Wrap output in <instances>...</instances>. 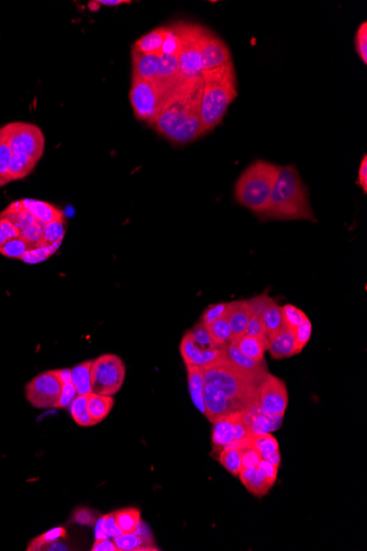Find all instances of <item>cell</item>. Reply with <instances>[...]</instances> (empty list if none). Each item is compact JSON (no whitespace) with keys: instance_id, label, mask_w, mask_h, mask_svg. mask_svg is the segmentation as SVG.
<instances>
[{"instance_id":"obj_1","label":"cell","mask_w":367,"mask_h":551,"mask_svg":"<svg viewBox=\"0 0 367 551\" xmlns=\"http://www.w3.org/2000/svg\"><path fill=\"white\" fill-rule=\"evenodd\" d=\"M203 78L182 80L169 89L152 124L158 133L177 144L193 142L205 135L201 122Z\"/></svg>"},{"instance_id":"obj_2","label":"cell","mask_w":367,"mask_h":551,"mask_svg":"<svg viewBox=\"0 0 367 551\" xmlns=\"http://www.w3.org/2000/svg\"><path fill=\"white\" fill-rule=\"evenodd\" d=\"M263 217L279 221H310L317 223L308 191L294 165L281 167Z\"/></svg>"},{"instance_id":"obj_3","label":"cell","mask_w":367,"mask_h":551,"mask_svg":"<svg viewBox=\"0 0 367 551\" xmlns=\"http://www.w3.org/2000/svg\"><path fill=\"white\" fill-rule=\"evenodd\" d=\"M201 122L205 133L221 122L231 102L238 96L236 71L232 59L215 70L203 71Z\"/></svg>"},{"instance_id":"obj_4","label":"cell","mask_w":367,"mask_h":551,"mask_svg":"<svg viewBox=\"0 0 367 551\" xmlns=\"http://www.w3.org/2000/svg\"><path fill=\"white\" fill-rule=\"evenodd\" d=\"M279 169L265 161H256L250 165L236 182V200L244 207L262 215L276 182Z\"/></svg>"},{"instance_id":"obj_5","label":"cell","mask_w":367,"mask_h":551,"mask_svg":"<svg viewBox=\"0 0 367 551\" xmlns=\"http://www.w3.org/2000/svg\"><path fill=\"white\" fill-rule=\"evenodd\" d=\"M204 379L205 383L221 391L223 395L236 405L238 411L258 401L261 384L238 373L225 358L204 368Z\"/></svg>"},{"instance_id":"obj_6","label":"cell","mask_w":367,"mask_h":551,"mask_svg":"<svg viewBox=\"0 0 367 551\" xmlns=\"http://www.w3.org/2000/svg\"><path fill=\"white\" fill-rule=\"evenodd\" d=\"M174 86H167L156 80L149 81L142 78L132 77L130 102L133 108L135 118L138 120L147 121L152 126L161 111L167 93Z\"/></svg>"},{"instance_id":"obj_7","label":"cell","mask_w":367,"mask_h":551,"mask_svg":"<svg viewBox=\"0 0 367 551\" xmlns=\"http://www.w3.org/2000/svg\"><path fill=\"white\" fill-rule=\"evenodd\" d=\"M182 42V51L178 57L180 78L193 80L201 76V44L206 29L193 24H175Z\"/></svg>"},{"instance_id":"obj_8","label":"cell","mask_w":367,"mask_h":551,"mask_svg":"<svg viewBox=\"0 0 367 551\" xmlns=\"http://www.w3.org/2000/svg\"><path fill=\"white\" fill-rule=\"evenodd\" d=\"M126 379L124 361L115 355H102L91 362V392L113 396L120 391Z\"/></svg>"},{"instance_id":"obj_9","label":"cell","mask_w":367,"mask_h":551,"mask_svg":"<svg viewBox=\"0 0 367 551\" xmlns=\"http://www.w3.org/2000/svg\"><path fill=\"white\" fill-rule=\"evenodd\" d=\"M0 135L8 143L12 153H21L40 161L44 156L46 138L35 124L12 122L0 129Z\"/></svg>"},{"instance_id":"obj_10","label":"cell","mask_w":367,"mask_h":551,"mask_svg":"<svg viewBox=\"0 0 367 551\" xmlns=\"http://www.w3.org/2000/svg\"><path fill=\"white\" fill-rule=\"evenodd\" d=\"M63 383L57 370L44 372L26 386V398L35 409H55L62 394Z\"/></svg>"},{"instance_id":"obj_11","label":"cell","mask_w":367,"mask_h":551,"mask_svg":"<svg viewBox=\"0 0 367 551\" xmlns=\"http://www.w3.org/2000/svg\"><path fill=\"white\" fill-rule=\"evenodd\" d=\"M258 402L268 415L284 416L288 405V392L284 381L268 373L258 389Z\"/></svg>"},{"instance_id":"obj_12","label":"cell","mask_w":367,"mask_h":551,"mask_svg":"<svg viewBox=\"0 0 367 551\" xmlns=\"http://www.w3.org/2000/svg\"><path fill=\"white\" fill-rule=\"evenodd\" d=\"M201 72L215 70L231 61V53L227 44L209 30L205 31L201 44Z\"/></svg>"},{"instance_id":"obj_13","label":"cell","mask_w":367,"mask_h":551,"mask_svg":"<svg viewBox=\"0 0 367 551\" xmlns=\"http://www.w3.org/2000/svg\"><path fill=\"white\" fill-rule=\"evenodd\" d=\"M242 418L249 427L250 433L254 436L271 433L279 429L284 416H272L264 411L260 402L250 404L249 407L241 411Z\"/></svg>"},{"instance_id":"obj_14","label":"cell","mask_w":367,"mask_h":551,"mask_svg":"<svg viewBox=\"0 0 367 551\" xmlns=\"http://www.w3.org/2000/svg\"><path fill=\"white\" fill-rule=\"evenodd\" d=\"M180 355L185 364L207 368L225 358V349L204 350L197 346L191 339V335L186 333L182 337L180 347Z\"/></svg>"},{"instance_id":"obj_15","label":"cell","mask_w":367,"mask_h":551,"mask_svg":"<svg viewBox=\"0 0 367 551\" xmlns=\"http://www.w3.org/2000/svg\"><path fill=\"white\" fill-rule=\"evenodd\" d=\"M225 360L228 361L238 373L243 374L244 377L253 380L258 384H262L263 381L270 373L265 360L254 361L247 358L238 351L234 344H228L225 347Z\"/></svg>"},{"instance_id":"obj_16","label":"cell","mask_w":367,"mask_h":551,"mask_svg":"<svg viewBox=\"0 0 367 551\" xmlns=\"http://www.w3.org/2000/svg\"><path fill=\"white\" fill-rule=\"evenodd\" d=\"M203 398L205 405L204 415L212 424L223 417L228 416L234 411H238L236 405L229 401L221 391L208 383L204 384Z\"/></svg>"},{"instance_id":"obj_17","label":"cell","mask_w":367,"mask_h":551,"mask_svg":"<svg viewBox=\"0 0 367 551\" xmlns=\"http://www.w3.org/2000/svg\"><path fill=\"white\" fill-rule=\"evenodd\" d=\"M266 347L271 353L272 358L285 359L290 358L296 353L295 333L290 327L279 331V334L274 335L267 339Z\"/></svg>"},{"instance_id":"obj_18","label":"cell","mask_w":367,"mask_h":551,"mask_svg":"<svg viewBox=\"0 0 367 551\" xmlns=\"http://www.w3.org/2000/svg\"><path fill=\"white\" fill-rule=\"evenodd\" d=\"M250 306L247 301H231L228 303L229 325L231 329V344L243 336L250 318Z\"/></svg>"},{"instance_id":"obj_19","label":"cell","mask_w":367,"mask_h":551,"mask_svg":"<svg viewBox=\"0 0 367 551\" xmlns=\"http://www.w3.org/2000/svg\"><path fill=\"white\" fill-rule=\"evenodd\" d=\"M158 54H144L132 48V74L133 77L156 80L160 63Z\"/></svg>"},{"instance_id":"obj_20","label":"cell","mask_w":367,"mask_h":551,"mask_svg":"<svg viewBox=\"0 0 367 551\" xmlns=\"http://www.w3.org/2000/svg\"><path fill=\"white\" fill-rule=\"evenodd\" d=\"M21 202L24 207L27 208L30 213L32 214L35 221H39L42 225L64 219V215H63L62 212L59 208L53 206V205L48 204V203L30 198L21 199Z\"/></svg>"},{"instance_id":"obj_21","label":"cell","mask_w":367,"mask_h":551,"mask_svg":"<svg viewBox=\"0 0 367 551\" xmlns=\"http://www.w3.org/2000/svg\"><path fill=\"white\" fill-rule=\"evenodd\" d=\"M261 316H262L263 324L265 328L266 342H267L268 338L279 334V331L287 327L285 324L284 315H283V308L277 305L273 299L268 301L266 306L263 308Z\"/></svg>"},{"instance_id":"obj_22","label":"cell","mask_w":367,"mask_h":551,"mask_svg":"<svg viewBox=\"0 0 367 551\" xmlns=\"http://www.w3.org/2000/svg\"><path fill=\"white\" fill-rule=\"evenodd\" d=\"M86 398L87 411L95 425L105 420L115 405L113 396L100 395L91 392L87 394Z\"/></svg>"},{"instance_id":"obj_23","label":"cell","mask_w":367,"mask_h":551,"mask_svg":"<svg viewBox=\"0 0 367 551\" xmlns=\"http://www.w3.org/2000/svg\"><path fill=\"white\" fill-rule=\"evenodd\" d=\"M252 445L260 454L261 459L279 467L281 465V452L279 441L271 433L252 437Z\"/></svg>"},{"instance_id":"obj_24","label":"cell","mask_w":367,"mask_h":551,"mask_svg":"<svg viewBox=\"0 0 367 551\" xmlns=\"http://www.w3.org/2000/svg\"><path fill=\"white\" fill-rule=\"evenodd\" d=\"M186 370H187L188 387L193 403L203 414H205L204 398H203L205 384L204 368L186 364Z\"/></svg>"},{"instance_id":"obj_25","label":"cell","mask_w":367,"mask_h":551,"mask_svg":"<svg viewBox=\"0 0 367 551\" xmlns=\"http://www.w3.org/2000/svg\"><path fill=\"white\" fill-rule=\"evenodd\" d=\"M240 480L243 483L244 487H247L250 493H252L255 496H264L271 489V485L266 482L265 478L263 476L260 469L249 468L242 469L238 474Z\"/></svg>"},{"instance_id":"obj_26","label":"cell","mask_w":367,"mask_h":551,"mask_svg":"<svg viewBox=\"0 0 367 551\" xmlns=\"http://www.w3.org/2000/svg\"><path fill=\"white\" fill-rule=\"evenodd\" d=\"M180 80L178 57H169V55H162L161 54L156 81L167 85V86H174Z\"/></svg>"},{"instance_id":"obj_27","label":"cell","mask_w":367,"mask_h":551,"mask_svg":"<svg viewBox=\"0 0 367 551\" xmlns=\"http://www.w3.org/2000/svg\"><path fill=\"white\" fill-rule=\"evenodd\" d=\"M234 442V426L230 415L223 417L214 422L212 431V446L214 451H220Z\"/></svg>"},{"instance_id":"obj_28","label":"cell","mask_w":367,"mask_h":551,"mask_svg":"<svg viewBox=\"0 0 367 551\" xmlns=\"http://www.w3.org/2000/svg\"><path fill=\"white\" fill-rule=\"evenodd\" d=\"M167 35V28H158L143 35L134 44L133 48L144 54L161 55L162 46Z\"/></svg>"},{"instance_id":"obj_29","label":"cell","mask_w":367,"mask_h":551,"mask_svg":"<svg viewBox=\"0 0 367 551\" xmlns=\"http://www.w3.org/2000/svg\"><path fill=\"white\" fill-rule=\"evenodd\" d=\"M232 344L238 348V351L247 358L254 361L265 360V351L267 349L266 342L255 337L243 335L240 338L236 339Z\"/></svg>"},{"instance_id":"obj_30","label":"cell","mask_w":367,"mask_h":551,"mask_svg":"<svg viewBox=\"0 0 367 551\" xmlns=\"http://www.w3.org/2000/svg\"><path fill=\"white\" fill-rule=\"evenodd\" d=\"M0 215L8 218L9 221H12L15 226L19 229L20 232H23L26 229L32 226L33 223H37L32 214L30 213L29 210L24 207L21 200H18V202L9 205L8 207L6 208Z\"/></svg>"},{"instance_id":"obj_31","label":"cell","mask_w":367,"mask_h":551,"mask_svg":"<svg viewBox=\"0 0 367 551\" xmlns=\"http://www.w3.org/2000/svg\"><path fill=\"white\" fill-rule=\"evenodd\" d=\"M38 161L26 154L14 153L9 165L8 175L10 180H22L32 173Z\"/></svg>"},{"instance_id":"obj_32","label":"cell","mask_w":367,"mask_h":551,"mask_svg":"<svg viewBox=\"0 0 367 551\" xmlns=\"http://www.w3.org/2000/svg\"><path fill=\"white\" fill-rule=\"evenodd\" d=\"M93 361H86L70 368L72 383L78 395H87L91 393V368Z\"/></svg>"},{"instance_id":"obj_33","label":"cell","mask_w":367,"mask_h":551,"mask_svg":"<svg viewBox=\"0 0 367 551\" xmlns=\"http://www.w3.org/2000/svg\"><path fill=\"white\" fill-rule=\"evenodd\" d=\"M207 327H208L212 340L215 342L216 347L219 349H225L228 344H231V329L227 315Z\"/></svg>"},{"instance_id":"obj_34","label":"cell","mask_w":367,"mask_h":551,"mask_svg":"<svg viewBox=\"0 0 367 551\" xmlns=\"http://www.w3.org/2000/svg\"><path fill=\"white\" fill-rule=\"evenodd\" d=\"M65 223H66L65 219H61V221H52V223L44 225L42 245L59 249V245L62 243L63 238H64L65 228H66Z\"/></svg>"},{"instance_id":"obj_35","label":"cell","mask_w":367,"mask_h":551,"mask_svg":"<svg viewBox=\"0 0 367 551\" xmlns=\"http://www.w3.org/2000/svg\"><path fill=\"white\" fill-rule=\"evenodd\" d=\"M140 517L141 513L138 508L134 507L124 508L115 513V523L122 534H128L137 530Z\"/></svg>"},{"instance_id":"obj_36","label":"cell","mask_w":367,"mask_h":551,"mask_svg":"<svg viewBox=\"0 0 367 551\" xmlns=\"http://www.w3.org/2000/svg\"><path fill=\"white\" fill-rule=\"evenodd\" d=\"M219 461L232 476H238L242 470L241 451L236 447H225L219 451Z\"/></svg>"},{"instance_id":"obj_37","label":"cell","mask_w":367,"mask_h":551,"mask_svg":"<svg viewBox=\"0 0 367 551\" xmlns=\"http://www.w3.org/2000/svg\"><path fill=\"white\" fill-rule=\"evenodd\" d=\"M70 411L73 420H75L77 425L82 426V427L95 425L94 422L89 416L88 411H87L86 395L76 396L70 404Z\"/></svg>"},{"instance_id":"obj_38","label":"cell","mask_w":367,"mask_h":551,"mask_svg":"<svg viewBox=\"0 0 367 551\" xmlns=\"http://www.w3.org/2000/svg\"><path fill=\"white\" fill-rule=\"evenodd\" d=\"M66 537V530L63 527H55L48 530L44 534H41L38 537L32 539V541L28 545V551L44 550L46 546L55 543L57 539Z\"/></svg>"},{"instance_id":"obj_39","label":"cell","mask_w":367,"mask_h":551,"mask_svg":"<svg viewBox=\"0 0 367 551\" xmlns=\"http://www.w3.org/2000/svg\"><path fill=\"white\" fill-rule=\"evenodd\" d=\"M115 543L118 550L124 551L135 550L142 546H152L151 543L145 541L142 536L140 535L137 530L117 536L115 537Z\"/></svg>"},{"instance_id":"obj_40","label":"cell","mask_w":367,"mask_h":551,"mask_svg":"<svg viewBox=\"0 0 367 551\" xmlns=\"http://www.w3.org/2000/svg\"><path fill=\"white\" fill-rule=\"evenodd\" d=\"M122 532L115 523V513L107 514L97 523L96 539L115 538L117 536H120Z\"/></svg>"},{"instance_id":"obj_41","label":"cell","mask_w":367,"mask_h":551,"mask_svg":"<svg viewBox=\"0 0 367 551\" xmlns=\"http://www.w3.org/2000/svg\"><path fill=\"white\" fill-rule=\"evenodd\" d=\"M188 334L191 335L194 342H195L200 349H219V348L216 347L215 342H214L211 336H210L208 327H207L203 321L197 324L193 329L188 331Z\"/></svg>"},{"instance_id":"obj_42","label":"cell","mask_w":367,"mask_h":551,"mask_svg":"<svg viewBox=\"0 0 367 551\" xmlns=\"http://www.w3.org/2000/svg\"><path fill=\"white\" fill-rule=\"evenodd\" d=\"M31 245L24 241L22 238L18 237L7 242L3 247H0V254L9 259H18L21 260L24 253L31 249Z\"/></svg>"},{"instance_id":"obj_43","label":"cell","mask_w":367,"mask_h":551,"mask_svg":"<svg viewBox=\"0 0 367 551\" xmlns=\"http://www.w3.org/2000/svg\"><path fill=\"white\" fill-rule=\"evenodd\" d=\"M182 51V42H180V35L177 33L176 28L174 26L167 27V35L162 46V55H169V57H180Z\"/></svg>"},{"instance_id":"obj_44","label":"cell","mask_w":367,"mask_h":551,"mask_svg":"<svg viewBox=\"0 0 367 551\" xmlns=\"http://www.w3.org/2000/svg\"><path fill=\"white\" fill-rule=\"evenodd\" d=\"M57 250V249H55V248L44 245L33 247L24 253L21 261L30 264L40 263V262L46 261V259L50 258Z\"/></svg>"},{"instance_id":"obj_45","label":"cell","mask_w":367,"mask_h":551,"mask_svg":"<svg viewBox=\"0 0 367 551\" xmlns=\"http://www.w3.org/2000/svg\"><path fill=\"white\" fill-rule=\"evenodd\" d=\"M281 308H283L285 324L292 330H295L305 320L308 319L307 315L294 305L286 304Z\"/></svg>"},{"instance_id":"obj_46","label":"cell","mask_w":367,"mask_h":551,"mask_svg":"<svg viewBox=\"0 0 367 551\" xmlns=\"http://www.w3.org/2000/svg\"><path fill=\"white\" fill-rule=\"evenodd\" d=\"M12 151L9 148L8 143L3 139V136L0 135V178L5 180L7 183L11 182L9 178L8 169L12 159Z\"/></svg>"},{"instance_id":"obj_47","label":"cell","mask_w":367,"mask_h":551,"mask_svg":"<svg viewBox=\"0 0 367 551\" xmlns=\"http://www.w3.org/2000/svg\"><path fill=\"white\" fill-rule=\"evenodd\" d=\"M247 336L255 337L266 342L265 328L263 324L262 316L256 312H250L249 321H247L245 334Z\"/></svg>"},{"instance_id":"obj_48","label":"cell","mask_w":367,"mask_h":551,"mask_svg":"<svg viewBox=\"0 0 367 551\" xmlns=\"http://www.w3.org/2000/svg\"><path fill=\"white\" fill-rule=\"evenodd\" d=\"M241 451L242 469L256 468L261 461V456L258 450L252 445V440L249 444L238 448Z\"/></svg>"},{"instance_id":"obj_49","label":"cell","mask_w":367,"mask_h":551,"mask_svg":"<svg viewBox=\"0 0 367 551\" xmlns=\"http://www.w3.org/2000/svg\"><path fill=\"white\" fill-rule=\"evenodd\" d=\"M44 225L37 221L32 226L20 232V238L32 248L41 245L44 242Z\"/></svg>"},{"instance_id":"obj_50","label":"cell","mask_w":367,"mask_h":551,"mask_svg":"<svg viewBox=\"0 0 367 551\" xmlns=\"http://www.w3.org/2000/svg\"><path fill=\"white\" fill-rule=\"evenodd\" d=\"M294 333H295L296 353L299 355L303 351V348L308 344L311 338V334H312V326H311L309 318L305 320L299 327H297L294 330Z\"/></svg>"},{"instance_id":"obj_51","label":"cell","mask_w":367,"mask_h":551,"mask_svg":"<svg viewBox=\"0 0 367 551\" xmlns=\"http://www.w3.org/2000/svg\"><path fill=\"white\" fill-rule=\"evenodd\" d=\"M18 237H20L19 229L8 218L0 215V247Z\"/></svg>"},{"instance_id":"obj_52","label":"cell","mask_w":367,"mask_h":551,"mask_svg":"<svg viewBox=\"0 0 367 551\" xmlns=\"http://www.w3.org/2000/svg\"><path fill=\"white\" fill-rule=\"evenodd\" d=\"M227 312H228V303H218V304L211 305L203 315L201 321L206 326L211 325L212 323H215L216 320L225 316Z\"/></svg>"},{"instance_id":"obj_53","label":"cell","mask_w":367,"mask_h":551,"mask_svg":"<svg viewBox=\"0 0 367 551\" xmlns=\"http://www.w3.org/2000/svg\"><path fill=\"white\" fill-rule=\"evenodd\" d=\"M355 48L364 64H367V24L363 22L355 35Z\"/></svg>"},{"instance_id":"obj_54","label":"cell","mask_w":367,"mask_h":551,"mask_svg":"<svg viewBox=\"0 0 367 551\" xmlns=\"http://www.w3.org/2000/svg\"><path fill=\"white\" fill-rule=\"evenodd\" d=\"M258 468L260 469L263 476L265 478L266 482H267L271 487H273L274 483H275L277 479L279 467L273 465V463H268L266 460L261 459Z\"/></svg>"},{"instance_id":"obj_55","label":"cell","mask_w":367,"mask_h":551,"mask_svg":"<svg viewBox=\"0 0 367 551\" xmlns=\"http://www.w3.org/2000/svg\"><path fill=\"white\" fill-rule=\"evenodd\" d=\"M77 395V391H76L75 386L73 385V383L63 385L62 394H61V398H59V402L55 405V409H66L67 407H70L73 400Z\"/></svg>"},{"instance_id":"obj_56","label":"cell","mask_w":367,"mask_h":551,"mask_svg":"<svg viewBox=\"0 0 367 551\" xmlns=\"http://www.w3.org/2000/svg\"><path fill=\"white\" fill-rule=\"evenodd\" d=\"M93 551H118V548L115 546V541H111L108 538H102V539H96L94 546L91 548Z\"/></svg>"},{"instance_id":"obj_57","label":"cell","mask_w":367,"mask_h":551,"mask_svg":"<svg viewBox=\"0 0 367 551\" xmlns=\"http://www.w3.org/2000/svg\"><path fill=\"white\" fill-rule=\"evenodd\" d=\"M359 184L361 189L366 194L367 192V156L364 154L359 169Z\"/></svg>"},{"instance_id":"obj_58","label":"cell","mask_w":367,"mask_h":551,"mask_svg":"<svg viewBox=\"0 0 367 551\" xmlns=\"http://www.w3.org/2000/svg\"><path fill=\"white\" fill-rule=\"evenodd\" d=\"M75 519L81 524H91V522L94 521V517H93L91 514H89L87 510H81V511L78 512V514H75Z\"/></svg>"},{"instance_id":"obj_59","label":"cell","mask_w":367,"mask_h":551,"mask_svg":"<svg viewBox=\"0 0 367 551\" xmlns=\"http://www.w3.org/2000/svg\"><path fill=\"white\" fill-rule=\"evenodd\" d=\"M57 373L59 380L62 381L63 384H70L72 383V374H70V370H68V368L57 370Z\"/></svg>"},{"instance_id":"obj_60","label":"cell","mask_w":367,"mask_h":551,"mask_svg":"<svg viewBox=\"0 0 367 551\" xmlns=\"http://www.w3.org/2000/svg\"><path fill=\"white\" fill-rule=\"evenodd\" d=\"M98 3H100V6H118L121 5V3H130L131 1H126V0H100Z\"/></svg>"}]
</instances>
